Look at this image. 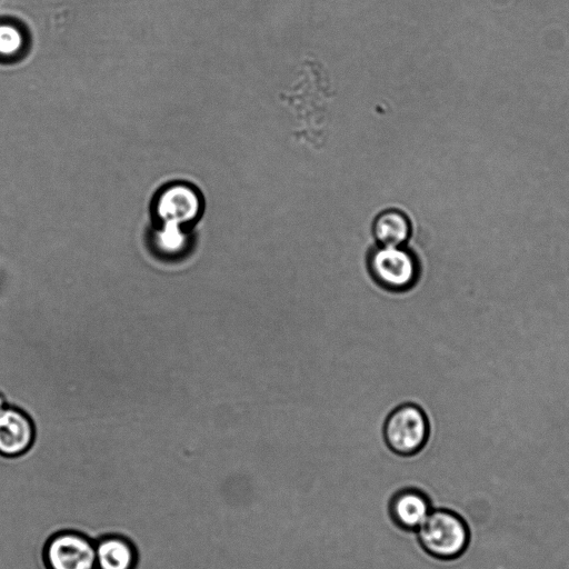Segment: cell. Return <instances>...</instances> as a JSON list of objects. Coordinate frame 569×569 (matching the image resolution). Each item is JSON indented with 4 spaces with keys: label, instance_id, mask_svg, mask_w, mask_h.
Here are the masks:
<instances>
[{
    "label": "cell",
    "instance_id": "7",
    "mask_svg": "<svg viewBox=\"0 0 569 569\" xmlns=\"http://www.w3.org/2000/svg\"><path fill=\"white\" fill-rule=\"evenodd\" d=\"M429 497L416 488L399 490L390 500L393 522L403 530L417 531L432 510Z\"/></svg>",
    "mask_w": 569,
    "mask_h": 569
},
{
    "label": "cell",
    "instance_id": "10",
    "mask_svg": "<svg viewBox=\"0 0 569 569\" xmlns=\"http://www.w3.org/2000/svg\"><path fill=\"white\" fill-rule=\"evenodd\" d=\"M151 244L158 254L168 258L184 253L190 246L188 228L164 222L151 236Z\"/></svg>",
    "mask_w": 569,
    "mask_h": 569
},
{
    "label": "cell",
    "instance_id": "4",
    "mask_svg": "<svg viewBox=\"0 0 569 569\" xmlns=\"http://www.w3.org/2000/svg\"><path fill=\"white\" fill-rule=\"evenodd\" d=\"M44 562L48 569H97L94 541L73 530L58 532L46 545Z\"/></svg>",
    "mask_w": 569,
    "mask_h": 569
},
{
    "label": "cell",
    "instance_id": "8",
    "mask_svg": "<svg viewBox=\"0 0 569 569\" xmlns=\"http://www.w3.org/2000/svg\"><path fill=\"white\" fill-rule=\"evenodd\" d=\"M97 569H134L137 551L127 538L111 535L94 542Z\"/></svg>",
    "mask_w": 569,
    "mask_h": 569
},
{
    "label": "cell",
    "instance_id": "9",
    "mask_svg": "<svg viewBox=\"0 0 569 569\" xmlns=\"http://www.w3.org/2000/svg\"><path fill=\"white\" fill-rule=\"evenodd\" d=\"M372 233L378 244L405 246L411 234V223L403 212L385 210L376 217Z\"/></svg>",
    "mask_w": 569,
    "mask_h": 569
},
{
    "label": "cell",
    "instance_id": "11",
    "mask_svg": "<svg viewBox=\"0 0 569 569\" xmlns=\"http://www.w3.org/2000/svg\"><path fill=\"white\" fill-rule=\"evenodd\" d=\"M27 34L22 26L12 19H0V63L20 59L27 48Z\"/></svg>",
    "mask_w": 569,
    "mask_h": 569
},
{
    "label": "cell",
    "instance_id": "12",
    "mask_svg": "<svg viewBox=\"0 0 569 569\" xmlns=\"http://www.w3.org/2000/svg\"><path fill=\"white\" fill-rule=\"evenodd\" d=\"M7 407V400L4 396L0 392V412Z\"/></svg>",
    "mask_w": 569,
    "mask_h": 569
},
{
    "label": "cell",
    "instance_id": "1",
    "mask_svg": "<svg viewBox=\"0 0 569 569\" xmlns=\"http://www.w3.org/2000/svg\"><path fill=\"white\" fill-rule=\"evenodd\" d=\"M417 536L429 556L443 561L461 557L470 541L469 527L463 518L445 508L431 510L417 529Z\"/></svg>",
    "mask_w": 569,
    "mask_h": 569
},
{
    "label": "cell",
    "instance_id": "5",
    "mask_svg": "<svg viewBox=\"0 0 569 569\" xmlns=\"http://www.w3.org/2000/svg\"><path fill=\"white\" fill-rule=\"evenodd\" d=\"M200 192L186 182L164 187L154 200V213L160 223L170 222L188 228L202 213Z\"/></svg>",
    "mask_w": 569,
    "mask_h": 569
},
{
    "label": "cell",
    "instance_id": "3",
    "mask_svg": "<svg viewBox=\"0 0 569 569\" xmlns=\"http://www.w3.org/2000/svg\"><path fill=\"white\" fill-rule=\"evenodd\" d=\"M430 426L425 411L415 403L395 408L383 426V438L388 448L403 457L419 452L427 443Z\"/></svg>",
    "mask_w": 569,
    "mask_h": 569
},
{
    "label": "cell",
    "instance_id": "2",
    "mask_svg": "<svg viewBox=\"0 0 569 569\" xmlns=\"http://www.w3.org/2000/svg\"><path fill=\"white\" fill-rule=\"evenodd\" d=\"M367 267L381 288L393 292L411 289L420 276L417 256L405 246L373 247L367 257Z\"/></svg>",
    "mask_w": 569,
    "mask_h": 569
},
{
    "label": "cell",
    "instance_id": "6",
    "mask_svg": "<svg viewBox=\"0 0 569 569\" xmlns=\"http://www.w3.org/2000/svg\"><path fill=\"white\" fill-rule=\"evenodd\" d=\"M36 426L30 416L14 406L0 412V455L18 457L33 445Z\"/></svg>",
    "mask_w": 569,
    "mask_h": 569
}]
</instances>
